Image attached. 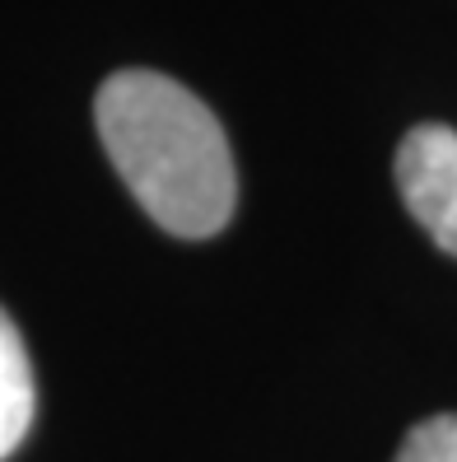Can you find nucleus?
Returning <instances> with one entry per match:
<instances>
[{
	"label": "nucleus",
	"mask_w": 457,
	"mask_h": 462,
	"mask_svg": "<svg viewBox=\"0 0 457 462\" xmlns=\"http://www.w3.org/2000/svg\"><path fill=\"white\" fill-rule=\"evenodd\" d=\"M113 169L145 215L178 238H210L233 220L238 173L210 107L159 70H117L94 98Z\"/></svg>",
	"instance_id": "obj_1"
},
{
	"label": "nucleus",
	"mask_w": 457,
	"mask_h": 462,
	"mask_svg": "<svg viewBox=\"0 0 457 462\" xmlns=\"http://www.w3.org/2000/svg\"><path fill=\"white\" fill-rule=\"evenodd\" d=\"M397 192L420 229L457 257V131L443 122L411 126L397 145Z\"/></svg>",
	"instance_id": "obj_2"
},
{
	"label": "nucleus",
	"mask_w": 457,
	"mask_h": 462,
	"mask_svg": "<svg viewBox=\"0 0 457 462\" xmlns=\"http://www.w3.org/2000/svg\"><path fill=\"white\" fill-rule=\"evenodd\" d=\"M397 462H457V411L420 420L397 448Z\"/></svg>",
	"instance_id": "obj_4"
},
{
	"label": "nucleus",
	"mask_w": 457,
	"mask_h": 462,
	"mask_svg": "<svg viewBox=\"0 0 457 462\" xmlns=\"http://www.w3.org/2000/svg\"><path fill=\"white\" fill-rule=\"evenodd\" d=\"M33 360L10 313L0 309V462L33 430Z\"/></svg>",
	"instance_id": "obj_3"
}]
</instances>
